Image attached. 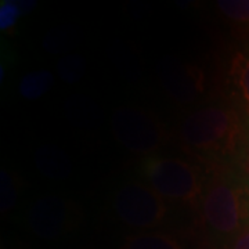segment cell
I'll list each match as a JSON object with an SVG mask.
<instances>
[{"mask_svg": "<svg viewBox=\"0 0 249 249\" xmlns=\"http://www.w3.org/2000/svg\"><path fill=\"white\" fill-rule=\"evenodd\" d=\"M112 133L129 151L150 154L165 142V130L150 114L140 108L121 107L111 118Z\"/></svg>", "mask_w": 249, "mask_h": 249, "instance_id": "5", "label": "cell"}, {"mask_svg": "<svg viewBox=\"0 0 249 249\" xmlns=\"http://www.w3.org/2000/svg\"><path fill=\"white\" fill-rule=\"evenodd\" d=\"M216 4L229 19L249 22V0H219Z\"/></svg>", "mask_w": 249, "mask_h": 249, "instance_id": "11", "label": "cell"}, {"mask_svg": "<svg viewBox=\"0 0 249 249\" xmlns=\"http://www.w3.org/2000/svg\"><path fill=\"white\" fill-rule=\"evenodd\" d=\"M17 201V190L9 172H1V212H9Z\"/></svg>", "mask_w": 249, "mask_h": 249, "instance_id": "15", "label": "cell"}, {"mask_svg": "<svg viewBox=\"0 0 249 249\" xmlns=\"http://www.w3.org/2000/svg\"><path fill=\"white\" fill-rule=\"evenodd\" d=\"M60 76L65 82L75 83L85 75V62L78 55H67L57 65Z\"/></svg>", "mask_w": 249, "mask_h": 249, "instance_id": "12", "label": "cell"}, {"mask_svg": "<svg viewBox=\"0 0 249 249\" xmlns=\"http://www.w3.org/2000/svg\"><path fill=\"white\" fill-rule=\"evenodd\" d=\"M248 173H249V160H248Z\"/></svg>", "mask_w": 249, "mask_h": 249, "instance_id": "18", "label": "cell"}, {"mask_svg": "<svg viewBox=\"0 0 249 249\" xmlns=\"http://www.w3.org/2000/svg\"><path fill=\"white\" fill-rule=\"evenodd\" d=\"M73 39H75V36H73L72 31L58 29V31L49 32L43 45L49 53H60V52H65V49L73 46Z\"/></svg>", "mask_w": 249, "mask_h": 249, "instance_id": "13", "label": "cell"}, {"mask_svg": "<svg viewBox=\"0 0 249 249\" xmlns=\"http://www.w3.org/2000/svg\"><path fill=\"white\" fill-rule=\"evenodd\" d=\"M140 170L148 186L163 199L194 202L201 194L199 172L186 160L148 157L142 162Z\"/></svg>", "mask_w": 249, "mask_h": 249, "instance_id": "3", "label": "cell"}, {"mask_svg": "<svg viewBox=\"0 0 249 249\" xmlns=\"http://www.w3.org/2000/svg\"><path fill=\"white\" fill-rule=\"evenodd\" d=\"M122 249H181L178 242L162 232H142L127 237Z\"/></svg>", "mask_w": 249, "mask_h": 249, "instance_id": "9", "label": "cell"}, {"mask_svg": "<svg viewBox=\"0 0 249 249\" xmlns=\"http://www.w3.org/2000/svg\"><path fill=\"white\" fill-rule=\"evenodd\" d=\"M162 80L172 97L178 101H193L202 91V72L191 65H178L172 62L168 68L162 67Z\"/></svg>", "mask_w": 249, "mask_h": 249, "instance_id": "7", "label": "cell"}, {"mask_svg": "<svg viewBox=\"0 0 249 249\" xmlns=\"http://www.w3.org/2000/svg\"><path fill=\"white\" fill-rule=\"evenodd\" d=\"M237 83L241 90V94L249 106V57L241 58L237 64Z\"/></svg>", "mask_w": 249, "mask_h": 249, "instance_id": "16", "label": "cell"}, {"mask_svg": "<svg viewBox=\"0 0 249 249\" xmlns=\"http://www.w3.org/2000/svg\"><path fill=\"white\" fill-rule=\"evenodd\" d=\"M240 130V119L232 109L211 106L187 116L181 137L196 151L226 152L237 144Z\"/></svg>", "mask_w": 249, "mask_h": 249, "instance_id": "2", "label": "cell"}, {"mask_svg": "<svg viewBox=\"0 0 249 249\" xmlns=\"http://www.w3.org/2000/svg\"><path fill=\"white\" fill-rule=\"evenodd\" d=\"M35 162L39 172L47 178L61 180L71 175L72 166L68 157L53 145L40 147L36 151Z\"/></svg>", "mask_w": 249, "mask_h": 249, "instance_id": "8", "label": "cell"}, {"mask_svg": "<svg viewBox=\"0 0 249 249\" xmlns=\"http://www.w3.org/2000/svg\"><path fill=\"white\" fill-rule=\"evenodd\" d=\"M202 216L222 238H237L249 226V187L229 176L214 178L205 190Z\"/></svg>", "mask_w": 249, "mask_h": 249, "instance_id": "1", "label": "cell"}, {"mask_svg": "<svg viewBox=\"0 0 249 249\" xmlns=\"http://www.w3.org/2000/svg\"><path fill=\"white\" fill-rule=\"evenodd\" d=\"M73 219L72 204L52 194L35 199L27 212L28 227L45 240H54L70 231Z\"/></svg>", "mask_w": 249, "mask_h": 249, "instance_id": "6", "label": "cell"}, {"mask_svg": "<svg viewBox=\"0 0 249 249\" xmlns=\"http://www.w3.org/2000/svg\"><path fill=\"white\" fill-rule=\"evenodd\" d=\"M231 249H249V226L234 240Z\"/></svg>", "mask_w": 249, "mask_h": 249, "instance_id": "17", "label": "cell"}, {"mask_svg": "<svg viewBox=\"0 0 249 249\" xmlns=\"http://www.w3.org/2000/svg\"><path fill=\"white\" fill-rule=\"evenodd\" d=\"M22 4H24V1H11V0L1 1V6H0V28H1V31L10 29L16 24L22 10H27V7Z\"/></svg>", "mask_w": 249, "mask_h": 249, "instance_id": "14", "label": "cell"}, {"mask_svg": "<svg viewBox=\"0 0 249 249\" xmlns=\"http://www.w3.org/2000/svg\"><path fill=\"white\" fill-rule=\"evenodd\" d=\"M53 86V75L49 71H35L25 75L18 86V91L24 98L35 100L42 97Z\"/></svg>", "mask_w": 249, "mask_h": 249, "instance_id": "10", "label": "cell"}, {"mask_svg": "<svg viewBox=\"0 0 249 249\" xmlns=\"http://www.w3.org/2000/svg\"><path fill=\"white\" fill-rule=\"evenodd\" d=\"M116 217L132 229H152L163 220L166 205L150 186L127 181L119 187L112 196Z\"/></svg>", "mask_w": 249, "mask_h": 249, "instance_id": "4", "label": "cell"}]
</instances>
